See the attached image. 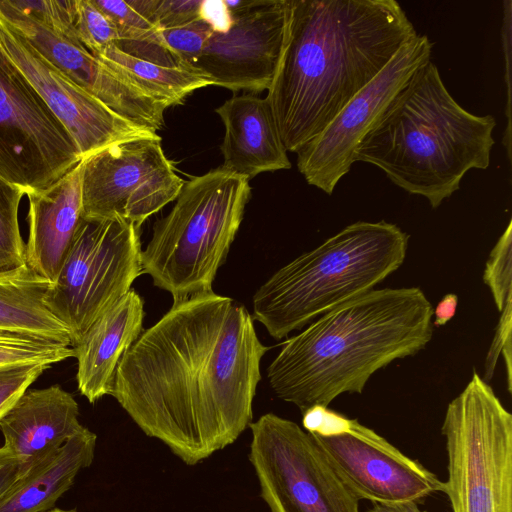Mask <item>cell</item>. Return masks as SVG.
<instances>
[{
	"instance_id": "ffe728a7",
	"label": "cell",
	"mask_w": 512,
	"mask_h": 512,
	"mask_svg": "<svg viewBox=\"0 0 512 512\" xmlns=\"http://www.w3.org/2000/svg\"><path fill=\"white\" fill-rule=\"evenodd\" d=\"M143 319V299L131 289L72 347L77 359V387L90 403L110 395L117 365L142 333Z\"/></svg>"
},
{
	"instance_id": "4fadbf2b",
	"label": "cell",
	"mask_w": 512,
	"mask_h": 512,
	"mask_svg": "<svg viewBox=\"0 0 512 512\" xmlns=\"http://www.w3.org/2000/svg\"><path fill=\"white\" fill-rule=\"evenodd\" d=\"M0 54L63 124L82 159L113 144L160 137L152 129L115 113L77 85L1 17Z\"/></svg>"
},
{
	"instance_id": "d6a6232c",
	"label": "cell",
	"mask_w": 512,
	"mask_h": 512,
	"mask_svg": "<svg viewBox=\"0 0 512 512\" xmlns=\"http://www.w3.org/2000/svg\"><path fill=\"white\" fill-rule=\"evenodd\" d=\"M512 297L509 298L502 309V315L499 319L498 325L496 327L495 335L493 341L490 345L489 351L486 356L485 364H484V376L483 380L488 383L491 380L494 374V370L496 367V363L499 357V354L507 347L511 345V327H512Z\"/></svg>"
},
{
	"instance_id": "7a4b0ae2",
	"label": "cell",
	"mask_w": 512,
	"mask_h": 512,
	"mask_svg": "<svg viewBox=\"0 0 512 512\" xmlns=\"http://www.w3.org/2000/svg\"><path fill=\"white\" fill-rule=\"evenodd\" d=\"M417 34L395 0H287L266 96L287 151L318 135Z\"/></svg>"
},
{
	"instance_id": "7402d4cb",
	"label": "cell",
	"mask_w": 512,
	"mask_h": 512,
	"mask_svg": "<svg viewBox=\"0 0 512 512\" xmlns=\"http://www.w3.org/2000/svg\"><path fill=\"white\" fill-rule=\"evenodd\" d=\"M51 284L27 265L0 271V331L72 347L68 329L45 305Z\"/></svg>"
},
{
	"instance_id": "7c38bea8",
	"label": "cell",
	"mask_w": 512,
	"mask_h": 512,
	"mask_svg": "<svg viewBox=\"0 0 512 512\" xmlns=\"http://www.w3.org/2000/svg\"><path fill=\"white\" fill-rule=\"evenodd\" d=\"M425 34L406 42L383 70L297 152V168L309 185L331 195L355 163L364 136L415 72L431 60Z\"/></svg>"
},
{
	"instance_id": "5bb4252c",
	"label": "cell",
	"mask_w": 512,
	"mask_h": 512,
	"mask_svg": "<svg viewBox=\"0 0 512 512\" xmlns=\"http://www.w3.org/2000/svg\"><path fill=\"white\" fill-rule=\"evenodd\" d=\"M310 435L359 501L418 502L443 491V482L433 472L357 419L343 415L332 433Z\"/></svg>"
},
{
	"instance_id": "f546056e",
	"label": "cell",
	"mask_w": 512,
	"mask_h": 512,
	"mask_svg": "<svg viewBox=\"0 0 512 512\" xmlns=\"http://www.w3.org/2000/svg\"><path fill=\"white\" fill-rule=\"evenodd\" d=\"M129 4L158 30L200 19L202 0H131Z\"/></svg>"
},
{
	"instance_id": "8d00e7d4",
	"label": "cell",
	"mask_w": 512,
	"mask_h": 512,
	"mask_svg": "<svg viewBox=\"0 0 512 512\" xmlns=\"http://www.w3.org/2000/svg\"><path fill=\"white\" fill-rule=\"evenodd\" d=\"M369 512H427L421 510L416 501H406L392 504L373 503Z\"/></svg>"
},
{
	"instance_id": "f1b7e54d",
	"label": "cell",
	"mask_w": 512,
	"mask_h": 512,
	"mask_svg": "<svg viewBox=\"0 0 512 512\" xmlns=\"http://www.w3.org/2000/svg\"><path fill=\"white\" fill-rule=\"evenodd\" d=\"M483 281L489 288L498 311L512 297V224L493 247L485 264Z\"/></svg>"
},
{
	"instance_id": "74e56055",
	"label": "cell",
	"mask_w": 512,
	"mask_h": 512,
	"mask_svg": "<svg viewBox=\"0 0 512 512\" xmlns=\"http://www.w3.org/2000/svg\"><path fill=\"white\" fill-rule=\"evenodd\" d=\"M48 512H74V511H65V510H61V509H53V510L48 511Z\"/></svg>"
},
{
	"instance_id": "d4e9b609",
	"label": "cell",
	"mask_w": 512,
	"mask_h": 512,
	"mask_svg": "<svg viewBox=\"0 0 512 512\" xmlns=\"http://www.w3.org/2000/svg\"><path fill=\"white\" fill-rule=\"evenodd\" d=\"M24 195L20 188L0 178V271L26 265L25 243L18 221Z\"/></svg>"
},
{
	"instance_id": "30bf717a",
	"label": "cell",
	"mask_w": 512,
	"mask_h": 512,
	"mask_svg": "<svg viewBox=\"0 0 512 512\" xmlns=\"http://www.w3.org/2000/svg\"><path fill=\"white\" fill-rule=\"evenodd\" d=\"M81 160L63 124L0 54V178L27 196L51 186Z\"/></svg>"
},
{
	"instance_id": "9a60e30c",
	"label": "cell",
	"mask_w": 512,
	"mask_h": 512,
	"mask_svg": "<svg viewBox=\"0 0 512 512\" xmlns=\"http://www.w3.org/2000/svg\"><path fill=\"white\" fill-rule=\"evenodd\" d=\"M224 33H212L193 70L233 92L268 90L283 43L287 0H254L231 13Z\"/></svg>"
},
{
	"instance_id": "1f68e13d",
	"label": "cell",
	"mask_w": 512,
	"mask_h": 512,
	"mask_svg": "<svg viewBox=\"0 0 512 512\" xmlns=\"http://www.w3.org/2000/svg\"><path fill=\"white\" fill-rule=\"evenodd\" d=\"M51 365L22 363L0 367V419Z\"/></svg>"
},
{
	"instance_id": "9c48e42d",
	"label": "cell",
	"mask_w": 512,
	"mask_h": 512,
	"mask_svg": "<svg viewBox=\"0 0 512 512\" xmlns=\"http://www.w3.org/2000/svg\"><path fill=\"white\" fill-rule=\"evenodd\" d=\"M249 460L270 512H360L312 436L274 413L252 422Z\"/></svg>"
},
{
	"instance_id": "836d02e7",
	"label": "cell",
	"mask_w": 512,
	"mask_h": 512,
	"mask_svg": "<svg viewBox=\"0 0 512 512\" xmlns=\"http://www.w3.org/2000/svg\"><path fill=\"white\" fill-rule=\"evenodd\" d=\"M200 19L210 25L213 33L226 32L233 22L225 0H202Z\"/></svg>"
},
{
	"instance_id": "83f0119b",
	"label": "cell",
	"mask_w": 512,
	"mask_h": 512,
	"mask_svg": "<svg viewBox=\"0 0 512 512\" xmlns=\"http://www.w3.org/2000/svg\"><path fill=\"white\" fill-rule=\"evenodd\" d=\"M212 33L210 25L202 19L159 30L162 46L176 66L192 71Z\"/></svg>"
},
{
	"instance_id": "d6986e66",
	"label": "cell",
	"mask_w": 512,
	"mask_h": 512,
	"mask_svg": "<svg viewBox=\"0 0 512 512\" xmlns=\"http://www.w3.org/2000/svg\"><path fill=\"white\" fill-rule=\"evenodd\" d=\"M225 134L224 169L248 180L263 172L291 168L269 102L254 94L233 96L215 109Z\"/></svg>"
},
{
	"instance_id": "4316f807",
	"label": "cell",
	"mask_w": 512,
	"mask_h": 512,
	"mask_svg": "<svg viewBox=\"0 0 512 512\" xmlns=\"http://www.w3.org/2000/svg\"><path fill=\"white\" fill-rule=\"evenodd\" d=\"M74 29L78 41L97 56L111 45H118L119 35L110 19L92 0H74Z\"/></svg>"
},
{
	"instance_id": "4dcf8cb0",
	"label": "cell",
	"mask_w": 512,
	"mask_h": 512,
	"mask_svg": "<svg viewBox=\"0 0 512 512\" xmlns=\"http://www.w3.org/2000/svg\"><path fill=\"white\" fill-rule=\"evenodd\" d=\"M52 31L79 42L74 29V0H10ZM80 43V42H79Z\"/></svg>"
},
{
	"instance_id": "6da1fadb",
	"label": "cell",
	"mask_w": 512,
	"mask_h": 512,
	"mask_svg": "<svg viewBox=\"0 0 512 512\" xmlns=\"http://www.w3.org/2000/svg\"><path fill=\"white\" fill-rule=\"evenodd\" d=\"M269 350L252 315L210 291L173 301L120 359L110 395L149 437L193 466L250 426Z\"/></svg>"
},
{
	"instance_id": "277c9868",
	"label": "cell",
	"mask_w": 512,
	"mask_h": 512,
	"mask_svg": "<svg viewBox=\"0 0 512 512\" xmlns=\"http://www.w3.org/2000/svg\"><path fill=\"white\" fill-rule=\"evenodd\" d=\"M495 127L492 115H475L456 102L430 60L364 136L355 162L376 166L436 209L469 170L489 167Z\"/></svg>"
},
{
	"instance_id": "2e32d148",
	"label": "cell",
	"mask_w": 512,
	"mask_h": 512,
	"mask_svg": "<svg viewBox=\"0 0 512 512\" xmlns=\"http://www.w3.org/2000/svg\"><path fill=\"white\" fill-rule=\"evenodd\" d=\"M0 17L72 81L120 116L157 131L168 106L90 53L81 43L52 31L33 16L0 0Z\"/></svg>"
},
{
	"instance_id": "e0dca14e",
	"label": "cell",
	"mask_w": 512,
	"mask_h": 512,
	"mask_svg": "<svg viewBox=\"0 0 512 512\" xmlns=\"http://www.w3.org/2000/svg\"><path fill=\"white\" fill-rule=\"evenodd\" d=\"M78 418V403L59 385L27 389L0 419L3 446L26 472L83 429Z\"/></svg>"
},
{
	"instance_id": "ba28073f",
	"label": "cell",
	"mask_w": 512,
	"mask_h": 512,
	"mask_svg": "<svg viewBox=\"0 0 512 512\" xmlns=\"http://www.w3.org/2000/svg\"><path fill=\"white\" fill-rule=\"evenodd\" d=\"M140 228L119 219L81 217L44 302L68 329L73 347L131 290L142 274Z\"/></svg>"
},
{
	"instance_id": "d590c367",
	"label": "cell",
	"mask_w": 512,
	"mask_h": 512,
	"mask_svg": "<svg viewBox=\"0 0 512 512\" xmlns=\"http://www.w3.org/2000/svg\"><path fill=\"white\" fill-rule=\"evenodd\" d=\"M458 305V296L454 293L446 294L433 309L435 316L433 326H444L450 321L456 313Z\"/></svg>"
},
{
	"instance_id": "52a82bcc",
	"label": "cell",
	"mask_w": 512,
	"mask_h": 512,
	"mask_svg": "<svg viewBox=\"0 0 512 512\" xmlns=\"http://www.w3.org/2000/svg\"><path fill=\"white\" fill-rule=\"evenodd\" d=\"M452 512H512V415L476 371L441 426Z\"/></svg>"
},
{
	"instance_id": "8992f818",
	"label": "cell",
	"mask_w": 512,
	"mask_h": 512,
	"mask_svg": "<svg viewBox=\"0 0 512 512\" xmlns=\"http://www.w3.org/2000/svg\"><path fill=\"white\" fill-rule=\"evenodd\" d=\"M250 197L249 180L222 166L185 182L153 226L141 252L142 274L173 301L212 291Z\"/></svg>"
},
{
	"instance_id": "8fae6325",
	"label": "cell",
	"mask_w": 512,
	"mask_h": 512,
	"mask_svg": "<svg viewBox=\"0 0 512 512\" xmlns=\"http://www.w3.org/2000/svg\"><path fill=\"white\" fill-rule=\"evenodd\" d=\"M184 183L160 137L113 144L83 159L82 217L119 219L141 228L177 198Z\"/></svg>"
},
{
	"instance_id": "cb8c5ba5",
	"label": "cell",
	"mask_w": 512,
	"mask_h": 512,
	"mask_svg": "<svg viewBox=\"0 0 512 512\" xmlns=\"http://www.w3.org/2000/svg\"><path fill=\"white\" fill-rule=\"evenodd\" d=\"M117 29V47L125 53L164 66H176L162 46L159 30L128 1L92 0Z\"/></svg>"
},
{
	"instance_id": "e575fe53",
	"label": "cell",
	"mask_w": 512,
	"mask_h": 512,
	"mask_svg": "<svg viewBox=\"0 0 512 512\" xmlns=\"http://www.w3.org/2000/svg\"><path fill=\"white\" fill-rule=\"evenodd\" d=\"M25 473L18 458L5 446L0 448V498Z\"/></svg>"
},
{
	"instance_id": "603a6c76",
	"label": "cell",
	"mask_w": 512,
	"mask_h": 512,
	"mask_svg": "<svg viewBox=\"0 0 512 512\" xmlns=\"http://www.w3.org/2000/svg\"><path fill=\"white\" fill-rule=\"evenodd\" d=\"M96 57L168 107L180 105L195 90L213 85L198 72L156 64L129 55L116 45L107 47Z\"/></svg>"
},
{
	"instance_id": "5b68a950",
	"label": "cell",
	"mask_w": 512,
	"mask_h": 512,
	"mask_svg": "<svg viewBox=\"0 0 512 512\" xmlns=\"http://www.w3.org/2000/svg\"><path fill=\"white\" fill-rule=\"evenodd\" d=\"M409 235L396 224L357 221L277 270L252 298V318L282 339L368 291L403 264Z\"/></svg>"
},
{
	"instance_id": "ac0fdd59",
	"label": "cell",
	"mask_w": 512,
	"mask_h": 512,
	"mask_svg": "<svg viewBox=\"0 0 512 512\" xmlns=\"http://www.w3.org/2000/svg\"><path fill=\"white\" fill-rule=\"evenodd\" d=\"M83 159L46 189L27 195L26 265L51 283L82 217Z\"/></svg>"
},
{
	"instance_id": "44dd1931",
	"label": "cell",
	"mask_w": 512,
	"mask_h": 512,
	"mask_svg": "<svg viewBox=\"0 0 512 512\" xmlns=\"http://www.w3.org/2000/svg\"><path fill=\"white\" fill-rule=\"evenodd\" d=\"M97 436L83 427L56 452L30 467L0 498V512H44L94 459Z\"/></svg>"
},
{
	"instance_id": "484cf974",
	"label": "cell",
	"mask_w": 512,
	"mask_h": 512,
	"mask_svg": "<svg viewBox=\"0 0 512 512\" xmlns=\"http://www.w3.org/2000/svg\"><path fill=\"white\" fill-rule=\"evenodd\" d=\"M74 357L72 347L17 333L0 331V367L22 363L53 365Z\"/></svg>"
},
{
	"instance_id": "3957f363",
	"label": "cell",
	"mask_w": 512,
	"mask_h": 512,
	"mask_svg": "<svg viewBox=\"0 0 512 512\" xmlns=\"http://www.w3.org/2000/svg\"><path fill=\"white\" fill-rule=\"evenodd\" d=\"M432 316L418 287L368 291L288 339L267 368L269 385L302 413L343 393L361 394L375 372L426 347Z\"/></svg>"
}]
</instances>
